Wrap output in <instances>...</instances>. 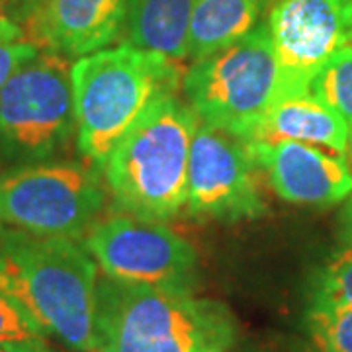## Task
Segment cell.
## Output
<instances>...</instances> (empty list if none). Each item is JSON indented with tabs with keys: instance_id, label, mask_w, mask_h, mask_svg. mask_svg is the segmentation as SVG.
I'll use <instances>...</instances> for the list:
<instances>
[{
	"instance_id": "cell-1",
	"label": "cell",
	"mask_w": 352,
	"mask_h": 352,
	"mask_svg": "<svg viewBox=\"0 0 352 352\" xmlns=\"http://www.w3.org/2000/svg\"><path fill=\"white\" fill-rule=\"evenodd\" d=\"M98 264L82 241L0 223V292L75 352L96 349Z\"/></svg>"
},
{
	"instance_id": "cell-2",
	"label": "cell",
	"mask_w": 352,
	"mask_h": 352,
	"mask_svg": "<svg viewBox=\"0 0 352 352\" xmlns=\"http://www.w3.org/2000/svg\"><path fill=\"white\" fill-rule=\"evenodd\" d=\"M94 329V352H227L239 337L223 302L108 276L98 280Z\"/></svg>"
},
{
	"instance_id": "cell-3",
	"label": "cell",
	"mask_w": 352,
	"mask_h": 352,
	"mask_svg": "<svg viewBox=\"0 0 352 352\" xmlns=\"http://www.w3.org/2000/svg\"><path fill=\"white\" fill-rule=\"evenodd\" d=\"M71 76L78 151L100 170L129 129L182 85L176 61L131 43L76 59Z\"/></svg>"
},
{
	"instance_id": "cell-4",
	"label": "cell",
	"mask_w": 352,
	"mask_h": 352,
	"mask_svg": "<svg viewBox=\"0 0 352 352\" xmlns=\"http://www.w3.org/2000/svg\"><path fill=\"white\" fill-rule=\"evenodd\" d=\"M198 116L175 96L157 102L129 129L102 170L120 214L166 221L188 204V163Z\"/></svg>"
},
{
	"instance_id": "cell-5",
	"label": "cell",
	"mask_w": 352,
	"mask_h": 352,
	"mask_svg": "<svg viewBox=\"0 0 352 352\" xmlns=\"http://www.w3.org/2000/svg\"><path fill=\"white\" fill-rule=\"evenodd\" d=\"M182 90L200 122L245 143L254 141L280 94V69L266 22L196 59L182 76Z\"/></svg>"
},
{
	"instance_id": "cell-6",
	"label": "cell",
	"mask_w": 352,
	"mask_h": 352,
	"mask_svg": "<svg viewBox=\"0 0 352 352\" xmlns=\"http://www.w3.org/2000/svg\"><path fill=\"white\" fill-rule=\"evenodd\" d=\"M73 63L39 50L0 90V157L8 163L50 161L76 133Z\"/></svg>"
},
{
	"instance_id": "cell-7",
	"label": "cell",
	"mask_w": 352,
	"mask_h": 352,
	"mask_svg": "<svg viewBox=\"0 0 352 352\" xmlns=\"http://www.w3.org/2000/svg\"><path fill=\"white\" fill-rule=\"evenodd\" d=\"M104 206L98 166L50 159L0 175V223L34 235L82 239Z\"/></svg>"
},
{
	"instance_id": "cell-8",
	"label": "cell",
	"mask_w": 352,
	"mask_h": 352,
	"mask_svg": "<svg viewBox=\"0 0 352 352\" xmlns=\"http://www.w3.org/2000/svg\"><path fill=\"white\" fill-rule=\"evenodd\" d=\"M102 276L153 286L194 288L196 249L161 221L126 214L100 217L82 237Z\"/></svg>"
},
{
	"instance_id": "cell-9",
	"label": "cell",
	"mask_w": 352,
	"mask_h": 352,
	"mask_svg": "<svg viewBox=\"0 0 352 352\" xmlns=\"http://www.w3.org/2000/svg\"><path fill=\"white\" fill-rule=\"evenodd\" d=\"M258 164L249 143L198 122L188 163V214L206 221H241L266 214Z\"/></svg>"
},
{
	"instance_id": "cell-10",
	"label": "cell",
	"mask_w": 352,
	"mask_h": 352,
	"mask_svg": "<svg viewBox=\"0 0 352 352\" xmlns=\"http://www.w3.org/2000/svg\"><path fill=\"white\" fill-rule=\"evenodd\" d=\"M266 28L280 69V94L309 92L329 59L351 45L352 0H270Z\"/></svg>"
},
{
	"instance_id": "cell-11",
	"label": "cell",
	"mask_w": 352,
	"mask_h": 352,
	"mask_svg": "<svg viewBox=\"0 0 352 352\" xmlns=\"http://www.w3.org/2000/svg\"><path fill=\"white\" fill-rule=\"evenodd\" d=\"M249 149L270 188L284 201L327 208L352 194V166L346 155L300 141H252Z\"/></svg>"
},
{
	"instance_id": "cell-12",
	"label": "cell",
	"mask_w": 352,
	"mask_h": 352,
	"mask_svg": "<svg viewBox=\"0 0 352 352\" xmlns=\"http://www.w3.org/2000/svg\"><path fill=\"white\" fill-rule=\"evenodd\" d=\"M126 16L127 0H45L24 36L39 50L80 59L116 41Z\"/></svg>"
},
{
	"instance_id": "cell-13",
	"label": "cell",
	"mask_w": 352,
	"mask_h": 352,
	"mask_svg": "<svg viewBox=\"0 0 352 352\" xmlns=\"http://www.w3.org/2000/svg\"><path fill=\"white\" fill-rule=\"evenodd\" d=\"M254 141H300L349 157L351 131L339 113L314 92H300L272 104Z\"/></svg>"
},
{
	"instance_id": "cell-14",
	"label": "cell",
	"mask_w": 352,
	"mask_h": 352,
	"mask_svg": "<svg viewBox=\"0 0 352 352\" xmlns=\"http://www.w3.org/2000/svg\"><path fill=\"white\" fill-rule=\"evenodd\" d=\"M196 0H127V43L180 61L188 51Z\"/></svg>"
},
{
	"instance_id": "cell-15",
	"label": "cell",
	"mask_w": 352,
	"mask_h": 352,
	"mask_svg": "<svg viewBox=\"0 0 352 352\" xmlns=\"http://www.w3.org/2000/svg\"><path fill=\"white\" fill-rule=\"evenodd\" d=\"M270 0H196L190 20L192 61L235 43L263 24Z\"/></svg>"
},
{
	"instance_id": "cell-16",
	"label": "cell",
	"mask_w": 352,
	"mask_h": 352,
	"mask_svg": "<svg viewBox=\"0 0 352 352\" xmlns=\"http://www.w3.org/2000/svg\"><path fill=\"white\" fill-rule=\"evenodd\" d=\"M38 319L8 294L0 292V351L59 352Z\"/></svg>"
},
{
	"instance_id": "cell-17",
	"label": "cell",
	"mask_w": 352,
	"mask_h": 352,
	"mask_svg": "<svg viewBox=\"0 0 352 352\" xmlns=\"http://www.w3.org/2000/svg\"><path fill=\"white\" fill-rule=\"evenodd\" d=\"M305 325L317 352H352V303H309Z\"/></svg>"
},
{
	"instance_id": "cell-18",
	"label": "cell",
	"mask_w": 352,
	"mask_h": 352,
	"mask_svg": "<svg viewBox=\"0 0 352 352\" xmlns=\"http://www.w3.org/2000/svg\"><path fill=\"white\" fill-rule=\"evenodd\" d=\"M309 92L346 122L352 139V45H344L319 69Z\"/></svg>"
},
{
	"instance_id": "cell-19",
	"label": "cell",
	"mask_w": 352,
	"mask_h": 352,
	"mask_svg": "<svg viewBox=\"0 0 352 352\" xmlns=\"http://www.w3.org/2000/svg\"><path fill=\"white\" fill-rule=\"evenodd\" d=\"M309 303H352V245H342L311 280Z\"/></svg>"
},
{
	"instance_id": "cell-20",
	"label": "cell",
	"mask_w": 352,
	"mask_h": 352,
	"mask_svg": "<svg viewBox=\"0 0 352 352\" xmlns=\"http://www.w3.org/2000/svg\"><path fill=\"white\" fill-rule=\"evenodd\" d=\"M39 51L28 39H16V41H0V90L6 85V80Z\"/></svg>"
},
{
	"instance_id": "cell-21",
	"label": "cell",
	"mask_w": 352,
	"mask_h": 352,
	"mask_svg": "<svg viewBox=\"0 0 352 352\" xmlns=\"http://www.w3.org/2000/svg\"><path fill=\"white\" fill-rule=\"evenodd\" d=\"M45 0H0V16L24 30L32 16L43 6Z\"/></svg>"
},
{
	"instance_id": "cell-22",
	"label": "cell",
	"mask_w": 352,
	"mask_h": 352,
	"mask_svg": "<svg viewBox=\"0 0 352 352\" xmlns=\"http://www.w3.org/2000/svg\"><path fill=\"white\" fill-rule=\"evenodd\" d=\"M340 231L344 245H352V194L344 201L342 214H340Z\"/></svg>"
},
{
	"instance_id": "cell-23",
	"label": "cell",
	"mask_w": 352,
	"mask_h": 352,
	"mask_svg": "<svg viewBox=\"0 0 352 352\" xmlns=\"http://www.w3.org/2000/svg\"><path fill=\"white\" fill-rule=\"evenodd\" d=\"M16 39H25L24 30L6 20L4 16H0V41H16Z\"/></svg>"
},
{
	"instance_id": "cell-24",
	"label": "cell",
	"mask_w": 352,
	"mask_h": 352,
	"mask_svg": "<svg viewBox=\"0 0 352 352\" xmlns=\"http://www.w3.org/2000/svg\"><path fill=\"white\" fill-rule=\"evenodd\" d=\"M349 163L352 166V139H351V145H349Z\"/></svg>"
},
{
	"instance_id": "cell-25",
	"label": "cell",
	"mask_w": 352,
	"mask_h": 352,
	"mask_svg": "<svg viewBox=\"0 0 352 352\" xmlns=\"http://www.w3.org/2000/svg\"><path fill=\"white\" fill-rule=\"evenodd\" d=\"M351 45H352V41H351Z\"/></svg>"
},
{
	"instance_id": "cell-26",
	"label": "cell",
	"mask_w": 352,
	"mask_h": 352,
	"mask_svg": "<svg viewBox=\"0 0 352 352\" xmlns=\"http://www.w3.org/2000/svg\"><path fill=\"white\" fill-rule=\"evenodd\" d=\"M0 352H2V351H0Z\"/></svg>"
}]
</instances>
